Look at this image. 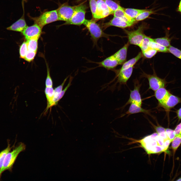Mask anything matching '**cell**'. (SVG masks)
I'll return each instance as SVG.
<instances>
[{
  "instance_id": "obj_1",
  "label": "cell",
  "mask_w": 181,
  "mask_h": 181,
  "mask_svg": "<svg viewBox=\"0 0 181 181\" xmlns=\"http://www.w3.org/2000/svg\"><path fill=\"white\" fill-rule=\"evenodd\" d=\"M26 146L22 143H19L13 150L8 153L4 159L3 165L0 169V178L2 173L6 170L11 171L13 166L19 154L24 150Z\"/></svg>"
},
{
  "instance_id": "obj_2",
  "label": "cell",
  "mask_w": 181,
  "mask_h": 181,
  "mask_svg": "<svg viewBox=\"0 0 181 181\" xmlns=\"http://www.w3.org/2000/svg\"><path fill=\"white\" fill-rule=\"evenodd\" d=\"M83 24L86 27L90 33L94 46H97L98 40L102 37L109 39L110 35L105 33L94 21L85 19Z\"/></svg>"
},
{
  "instance_id": "obj_3",
  "label": "cell",
  "mask_w": 181,
  "mask_h": 181,
  "mask_svg": "<svg viewBox=\"0 0 181 181\" xmlns=\"http://www.w3.org/2000/svg\"><path fill=\"white\" fill-rule=\"evenodd\" d=\"M29 17L34 21V23L38 25L42 29L46 25L58 20L56 10L44 12L38 17L30 16Z\"/></svg>"
},
{
  "instance_id": "obj_4",
  "label": "cell",
  "mask_w": 181,
  "mask_h": 181,
  "mask_svg": "<svg viewBox=\"0 0 181 181\" xmlns=\"http://www.w3.org/2000/svg\"><path fill=\"white\" fill-rule=\"evenodd\" d=\"M147 28L146 24L143 23L135 30L130 31L125 30L129 43L139 46L145 35L144 31Z\"/></svg>"
},
{
  "instance_id": "obj_5",
  "label": "cell",
  "mask_w": 181,
  "mask_h": 181,
  "mask_svg": "<svg viewBox=\"0 0 181 181\" xmlns=\"http://www.w3.org/2000/svg\"><path fill=\"white\" fill-rule=\"evenodd\" d=\"M86 6L83 3L76 6L74 12L71 19L60 26L67 25H80L83 24L85 19Z\"/></svg>"
},
{
  "instance_id": "obj_6",
  "label": "cell",
  "mask_w": 181,
  "mask_h": 181,
  "mask_svg": "<svg viewBox=\"0 0 181 181\" xmlns=\"http://www.w3.org/2000/svg\"><path fill=\"white\" fill-rule=\"evenodd\" d=\"M77 6H71L67 3L60 5L56 10L58 20L67 22L71 18Z\"/></svg>"
},
{
  "instance_id": "obj_7",
  "label": "cell",
  "mask_w": 181,
  "mask_h": 181,
  "mask_svg": "<svg viewBox=\"0 0 181 181\" xmlns=\"http://www.w3.org/2000/svg\"><path fill=\"white\" fill-rule=\"evenodd\" d=\"M142 76L147 78L148 81L149 89L154 91L160 88L164 87L167 83L164 79H162L158 77L155 72L152 75L143 73Z\"/></svg>"
},
{
  "instance_id": "obj_8",
  "label": "cell",
  "mask_w": 181,
  "mask_h": 181,
  "mask_svg": "<svg viewBox=\"0 0 181 181\" xmlns=\"http://www.w3.org/2000/svg\"><path fill=\"white\" fill-rule=\"evenodd\" d=\"M133 89L130 90L129 99L124 105V106L132 103H134L141 106L142 102L140 92L141 84L137 81L134 83Z\"/></svg>"
},
{
  "instance_id": "obj_9",
  "label": "cell",
  "mask_w": 181,
  "mask_h": 181,
  "mask_svg": "<svg viewBox=\"0 0 181 181\" xmlns=\"http://www.w3.org/2000/svg\"><path fill=\"white\" fill-rule=\"evenodd\" d=\"M42 28L38 25L34 24L27 26L22 32L26 40L32 38H39L42 32Z\"/></svg>"
},
{
  "instance_id": "obj_10",
  "label": "cell",
  "mask_w": 181,
  "mask_h": 181,
  "mask_svg": "<svg viewBox=\"0 0 181 181\" xmlns=\"http://www.w3.org/2000/svg\"><path fill=\"white\" fill-rule=\"evenodd\" d=\"M137 22L136 20L126 21L119 18L114 17L109 22L104 23L103 27L104 29L110 26H114L124 28L133 25Z\"/></svg>"
},
{
  "instance_id": "obj_11",
  "label": "cell",
  "mask_w": 181,
  "mask_h": 181,
  "mask_svg": "<svg viewBox=\"0 0 181 181\" xmlns=\"http://www.w3.org/2000/svg\"><path fill=\"white\" fill-rule=\"evenodd\" d=\"M98 65L97 67H103L108 70H112L119 65L118 61L113 55L106 58L102 61L98 62L92 61Z\"/></svg>"
},
{
  "instance_id": "obj_12",
  "label": "cell",
  "mask_w": 181,
  "mask_h": 181,
  "mask_svg": "<svg viewBox=\"0 0 181 181\" xmlns=\"http://www.w3.org/2000/svg\"><path fill=\"white\" fill-rule=\"evenodd\" d=\"M133 67H129L127 69L116 71V77L117 83L120 84H126L132 73Z\"/></svg>"
},
{
  "instance_id": "obj_13",
  "label": "cell",
  "mask_w": 181,
  "mask_h": 181,
  "mask_svg": "<svg viewBox=\"0 0 181 181\" xmlns=\"http://www.w3.org/2000/svg\"><path fill=\"white\" fill-rule=\"evenodd\" d=\"M96 20L105 18L110 15L109 9L103 0H97Z\"/></svg>"
},
{
  "instance_id": "obj_14",
  "label": "cell",
  "mask_w": 181,
  "mask_h": 181,
  "mask_svg": "<svg viewBox=\"0 0 181 181\" xmlns=\"http://www.w3.org/2000/svg\"><path fill=\"white\" fill-rule=\"evenodd\" d=\"M154 92L155 97L158 102L159 105L162 107L170 94L164 87L160 88Z\"/></svg>"
},
{
  "instance_id": "obj_15",
  "label": "cell",
  "mask_w": 181,
  "mask_h": 181,
  "mask_svg": "<svg viewBox=\"0 0 181 181\" xmlns=\"http://www.w3.org/2000/svg\"><path fill=\"white\" fill-rule=\"evenodd\" d=\"M24 14L18 20L7 27V30L22 32L27 26Z\"/></svg>"
},
{
  "instance_id": "obj_16",
  "label": "cell",
  "mask_w": 181,
  "mask_h": 181,
  "mask_svg": "<svg viewBox=\"0 0 181 181\" xmlns=\"http://www.w3.org/2000/svg\"><path fill=\"white\" fill-rule=\"evenodd\" d=\"M129 44L128 41L122 48L113 54L118 61L119 65L122 64L126 61L127 50Z\"/></svg>"
},
{
  "instance_id": "obj_17",
  "label": "cell",
  "mask_w": 181,
  "mask_h": 181,
  "mask_svg": "<svg viewBox=\"0 0 181 181\" xmlns=\"http://www.w3.org/2000/svg\"><path fill=\"white\" fill-rule=\"evenodd\" d=\"M130 106L128 111L122 116L126 115H131L139 113H143L149 115H150V111L142 108L141 106L133 103L130 104Z\"/></svg>"
},
{
  "instance_id": "obj_18",
  "label": "cell",
  "mask_w": 181,
  "mask_h": 181,
  "mask_svg": "<svg viewBox=\"0 0 181 181\" xmlns=\"http://www.w3.org/2000/svg\"><path fill=\"white\" fill-rule=\"evenodd\" d=\"M181 102V100L180 98L170 94L166 103L162 107L166 110L168 111Z\"/></svg>"
},
{
  "instance_id": "obj_19",
  "label": "cell",
  "mask_w": 181,
  "mask_h": 181,
  "mask_svg": "<svg viewBox=\"0 0 181 181\" xmlns=\"http://www.w3.org/2000/svg\"><path fill=\"white\" fill-rule=\"evenodd\" d=\"M44 93L47 101V106L46 110V112L49 108L54 106V89L52 87H46Z\"/></svg>"
},
{
  "instance_id": "obj_20",
  "label": "cell",
  "mask_w": 181,
  "mask_h": 181,
  "mask_svg": "<svg viewBox=\"0 0 181 181\" xmlns=\"http://www.w3.org/2000/svg\"><path fill=\"white\" fill-rule=\"evenodd\" d=\"M166 30L165 36L162 37L153 39L156 42L166 47H169L170 45V42L172 38H169L170 35L168 30Z\"/></svg>"
},
{
  "instance_id": "obj_21",
  "label": "cell",
  "mask_w": 181,
  "mask_h": 181,
  "mask_svg": "<svg viewBox=\"0 0 181 181\" xmlns=\"http://www.w3.org/2000/svg\"><path fill=\"white\" fill-rule=\"evenodd\" d=\"M143 56L142 53L139 52L135 57L125 62L122 64L119 70L127 69L129 67L133 66Z\"/></svg>"
},
{
  "instance_id": "obj_22",
  "label": "cell",
  "mask_w": 181,
  "mask_h": 181,
  "mask_svg": "<svg viewBox=\"0 0 181 181\" xmlns=\"http://www.w3.org/2000/svg\"><path fill=\"white\" fill-rule=\"evenodd\" d=\"M123 10L126 14L132 19H135L139 14L147 10L124 8Z\"/></svg>"
},
{
  "instance_id": "obj_23",
  "label": "cell",
  "mask_w": 181,
  "mask_h": 181,
  "mask_svg": "<svg viewBox=\"0 0 181 181\" xmlns=\"http://www.w3.org/2000/svg\"><path fill=\"white\" fill-rule=\"evenodd\" d=\"M149 47L155 49L158 52H169L168 48L164 47L154 41L152 39L149 44Z\"/></svg>"
},
{
  "instance_id": "obj_24",
  "label": "cell",
  "mask_w": 181,
  "mask_h": 181,
  "mask_svg": "<svg viewBox=\"0 0 181 181\" xmlns=\"http://www.w3.org/2000/svg\"><path fill=\"white\" fill-rule=\"evenodd\" d=\"M114 17L121 18L126 21H132L135 20V19H132L128 17L125 13L123 10L118 9L114 13Z\"/></svg>"
},
{
  "instance_id": "obj_25",
  "label": "cell",
  "mask_w": 181,
  "mask_h": 181,
  "mask_svg": "<svg viewBox=\"0 0 181 181\" xmlns=\"http://www.w3.org/2000/svg\"><path fill=\"white\" fill-rule=\"evenodd\" d=\"M108 6L110 12V14H113L114 12L118 9H122L119 5L111 0H103Z\"/></svg>"
},
{
  "instance_id": "obj_26",
  "label": "cell",
  "mask_w": 181,
  "mask_h": 181,
  "mask_svg": "<svg viewBox=\"0 0 181 181\" xmlns=\"http://www.w3.org/2000/svg\"><path fill=\"white\" fill-rule=\"evenodd\" d=\"M38 38H32L26 41L28 50L36 52L38 48Z\"/></svg>"
},
{
  "instance_id": "obj_27",
  "label": "cell",
  "mask_w": 181,
  "mask_h": 181,
  "mask_svg": "<svg viewBox=\"0 0 181 181\" xmlns=\"http://www.w3.org/2000/svg\"><path fill=\"white\" fill-rule=\"evenodd\" d=\"M8 146L6 148L0 152V169L2 167L4 159L7 154L11 151L12 147H10V141H7Z\"/></svg>"
},
{
  "instance_id": "obj_28",
  "label": "cell",
  "mask_w": 181,
  "mask_h": 181,
  "mask_svg": "<svg viewBox=\"0 0 181 181\" xmlns=\"http://www.w3.org/2000/svg\"><path fill=\"white\" fill-rule=\"evenodd\" d=\"M152 38L145 35L139 47L140 48L142 52L147 50L149 48V44Z\"/></svg>"
},
{
  "instance_id": "obj_29",
  "label": "cell",
  "mask_w": 181,
  "mask_h": 181,
  "mask_svg": "<svg viewBox=\"0 0 181 181\" xmlns=\"http://www.w3.org/2000/svg\"><path fill=\"white\" fill-rule=\"evenodd\" d=\"M73 77L71 76H70L69 83L65 88L62 90L58 97L53 101L54 106L57 105L58 101L63 97L68 89L71 85Z\"/></svg>"
},
{
  "instance_id": "obj_30",
  "label": "cell",
  "mask_w": 181,
  "mask_h": 181,
  "mask_svg": "<svg viewBox=\"0 0 181 181\" xmlns=\"http://www.w3.org/2000/svg\"><path fill=\"white\" fill-rule=\"evenodd\" d=\"M153 13L152 10H147L139 14L135 18V19L137 22L143 20L147 18Z\"/></svg>"
},
{
  "instance_id": "obj_31",
  "label": "cell",
  "mask_w": 181,
  "mask_h": 181,
  "mask_svg": "<svg viewBox=\"0 0 181 181\" xmlns=\"http://www.w3.org/2000/svg\"><path fill=\"white\" fill-rule=\"evenodd\" d=\"M172 142L171 148L175 152L181 144V133L175 136Z\"/></svg>"
},
{
  "instance_id": "obj_32",
  "label": "cell",
  "mask_w": 181,
  "mask_h": 181,
  "mask_svg": "<svg viewBox=\"0 0 181 181\" xmlns=\"http://www.w3.org/2000/svg\"><path fill=\"white\" fill-rule=\"evenodd\" d=\"M158 52L155 49L149 47L147 50L142 53L143 56L145 58L150 59L155 56Z\"/></svg>"
},
{
  "instance_id": "obj_33",
  "label": "cell",
  "mask_w": 181,
  "mask_h": 181,
  "mask_svg": "<svg viewBox=\"0 0 181 181\" xmlns=\"http://www.w3.org/2000/svg\"><path fill=\"white\" fill-rule=\"evenodd\" d=\"M68 77L69 76L67 77L65 79L62 83L60 85L56 88L54 89V99L53 101V103L54 101L58 97L62 90V89Z\"/></svg>"
},
{
  "instance_id": "obj_34",
  "label": "cell",
  "mask_w": 181,
  "mask_h": 181,
  "mask_svg": "<svg viewBox=\"0 0 181 181\" xmlns=\"http://www.w3.org/2000/svg\"><path fill=\"white\" fill-rule=\"evenodd\" d=\"M93 18L96 20V13L97 8L96 0H90L89 2Z\"/></svg>"
},
{
  "instance_id": "obj_35",
  "label": "cell",
  "mask_w": 181,
  "mask_h": 181,
  "mask_svg": "<svg viewBox=\"0 0 181 181\" xmlns=\"http://www.w3.org/2000/svg\"><path fill=\"white\" fill-rule=\"evenodd\" d=\"M28 50L26 42L24 41L20 47L19 51L20 57L24 59Z\"/></svg>"
},
{
  "instance_id": "obj_36",
  "label": "cell",
  "mask_w": 181,
  "mask_h": 181,
  "mask_svg": "<svg viewBox=\"0 0 181 181\" xmlns=\"http://www.w3.org/2000/svg\"><path fill=\"white\" fill-rule=\"evenodd\" d=\"M169 52L181 60V50L170 45L168 48Z\"/></svg>"
},
{
  "instance_id": "obj_37",
  "label": "cell",
  "mask_w": 181,
  "mask_h": 181,
  "mask_svg": "<svg viewBox=\"0 0 181 181\" xmlns=\"http://www.w3.org/2000/svg\"><path fill=\"white\" fill-rule=\"evenodd\" d=\"M47 74L45 82L46 87H52L53 83L50 74V71L47 65Z\"/></svg>"
},
{
  "instance_id": "obj_38",
  "label": "cell",
  "mask_w": 181,
  "mask_h": 181,
  "mask_svg": "<svg viewBox=\"0 0 181 181\" xmlns=\"http://www.w3.org/2000/svg\"><path fill=\"white\" fill-rule=\"evenodd\" d=\"M36 52L28 50L25 55L24 59L26 61L30 62L34 59Z\"/></svg>"
},
{
  "instance_id": "obj_39",
  "label": "cell",
  "mask_w": 181,
  "mask_h": 181,
  "mask_svg": "<svg viewBox=\"0 0 181 181\" xmlns=\"http://www.w3.org/2000/svg\"><path fill=\"white\" fill-rule=\"evenodd\" d=\"M165 131L168 139L172 142L175 136L174 130L170 128L165 129Z\"/></svg>"
},
{
  "instance_id": "obj_40",
  "label": "cell",
  "mask_w": 181,
  "mask_h": 181,
  "mask_svg": "<svg viewBox=\"0 0 181 181\" xmlns=\"http://www.w3.org/2000/svg\"><path fill=\"white\" fill-rule=\"evenodd\" d=\"M174 130L175 136L179 135L181 133V122L176 126Z\"/></svg>"
},
{
  "instance_id": "obj_41",
  "label": "cell",
  "mask_w": 181,
  "mask_h": 181,
  "mask_svg": "<svg viewBox=\"0 0 181 181\" xmlns=\"http://www.w3.org/2000/svg\"><path fill=\"white\" fill-rule=\"evenodd\" d=\"M176 113L178 118L179 119H181V108L177 111Z\"/></svg>"
},
{
  "instance_id": "obj_42",
  "label": "cell",
  "mask_w": 181,
  "mask_h": 181,
  "mask_svg": "<svg viewBox=\"0 0 181 181\" xmlns=\"http://www.w3.org/2000/svg\"><path fill=\"white\" fill-rule=\"evenodd\" d=\"M177 11L181 15V0H180L179 5L177 9Z\"/></svg>"
},
{
  "instance_id": "obj_43",
  "label": "cell",
  "mask_w": 181,
  "mask_h": 181,
  "mask_svg": "<svg viewBox=\"0 0 181 181\" xmlns=\"http://www.w3.org/2000/svg\"><path fill=\"white\" fill-rule=\"evenodd\" d=\"M177 181H181V177L179 178L177 180H176Z\"/></svg>"
},
{
  "instance_id": "obj_44",
  "label": "cell",
  "mask_w": 181,
  "mask_h": 181,
  "mask_svg": "<svg viewBox=\"0 0 181 181\" xmlns=\"http://www.w3.org/2000/svg\"><path fill=\"white\" fill-rule=\"evenodd\" d=\"M25 2H27V0H23Z\"/></svg>"
},
{
  "instance_id": "obj_45",
  "label": "cell",
  "mask_w": 181,
  "mask_h": 181,
  "mask_svg": "<svg viewBox=\"0 0 181 181\" xmlns=\"http://www.w3.org/2000/svg\"><path fill=\"white\" fill-rule=\"evenodd\" d=\"M79 0V1H80V0Z\"/></svg>"
}]
</instances>
